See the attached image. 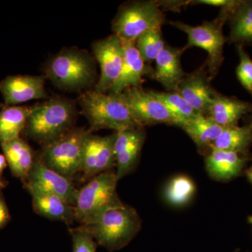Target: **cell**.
I'll use <instances>...</instances> for the list:
<instances>
[{"label":"cell","mask_w":252,"mask_h":252,"mask_svg":"<svg viewBox=\"0 0 252 252\" xmlns=\"http://www.w3.org/2000/svg\"><path fill=\"white\" fill-rule=\"evenodd\" d=\"M249 126H250V127H251L252 128V119H251V122H250V124Z\"/></svg>","instance_id":"8d00e7d4"},{"label":"cell","mask_w":252,"mask_h":252,"mask_svg":"<svg viewBox=\"0 0 252 252\" xmlns=\"http://www.w3.org/2000/svg\"><path fill=\"white\" fill-rule=\"evenodd\" d=\"M0 91L6 106L46 97L45 81L39 76H9L0 83Z\"/></svg>","instance_id":"9a60e30c"},{"label":"cell","mask_w":252,"mask_h":252,"mask_svg":"<svg viewBox=\"0 0 252 252\" xmlns=\"http://www.w3.org/2000/svg\"><path fill=\"white\" fill-rule=\"evenodd\" d=\"M28 191H40L54 194L74 206L79 189L72 180L46 166L36 158L27 180L25 181Z\"/></svg>","instance_id":"7c38bea8"},{"label":"cell","mask_w":252,"mask_h":252,"mask_svg":"<svg viewBox=\"0 0 252 252\" xmlns=\"http://www.w3.org/2000/svg\"><path fill=\"white\" fill-rule=\"evenodd\" d=\"M7 162H6V158L2 154H0V177L2 175V172L4 171L5 168H6V165H7Z\"/></svg>","instance_id":"d6a6232c"},{"label":"cell","mask_w":252,"mask_h":252,"mask_svg":"<svg viewBox=\"0 0 252 252\" xmlns=\"http://www.w3.org/2000/svg\"><path fill=\"white\" fill-rule=\"evenodd\" d=\"M230 18V40L233 42L252 41V1H240Z\"/></svg>","instance_id":"d4e9b609"},{"label":"cell","mask_w":252,"mask_h":252,"mask_svg":"<svg viewBox=\"0 0 252 252\" xmlns=\"http://www.w3.org/2000/svg\"><path fill=\"white\" fill-rule=\"evenodd\" d=\"M205 167L214 180L226 182L238 177L248 158L246 154L211 148L205 154Z\"/></svg>","instance_id":"ac0fdd59"},{"label":"cell","mask_w":252,"mask_h":252,"mask_svg":"<svg viewBox=\"0 0 252 252\" xmlns=\"http://www.w3.org/2000/svg\"><path fill=\"white\" fill-rule=\"evenodd\" d=\"M135 45L146 63L155 61L166 46L162 36V28L151 30L141 34L136 39Z\"/></svg>","instance_id":"83f0119b"},{"label":"cell","mask_w":252,"mask_h":252,"mask_svg":"<svg viewBox=\"0 0 252 252\" xmlns=\"http://www.w3.org/2000/svg\"><path fill=\"white\" fill-rule=\"evenodd\" d=\"M248 221L249 223H251V224L252 225V216H250V217H249Z\"/></svg>","instance_id":"d590c367"},{"label":"cell","mask_w":252,"mask_h":252,"mask_svg":"<svg viewBox=\"0 0 252 252\" xmlns=\"http://www.w3.org/2000/svg\"><path fill=\"white\" fill-rule=\"evenodd\" d=\"M79 103L91 131L112 129L118 132L141 127L118 94L89 91L81 94Z\"/></svg>","instance_id":"3957f363"},{"label":"cell","mask_w":252,"mask_h":252,"mask_svg":"<svg viewBox=\"0 0 252 252\" xmlns=\"http://www.w3.org/2000/svg\"><path fill=\"white\" fill-rule=\"evenodd\" d=\"M252 143V128L250 126H229L223 129L211 148L246 154Z\"/></svg>","instance_id":"cb8c5ba5"},{"label":"cell","mask_w":252,"mask_h":252,"mask_svg":"<svg viewBox=\"0 0 252 252\" xmlns=\"http://www.w3.org/2000/svg\"><path fill=\"white\" fill-rule=\"evenodd\" d=\"M92 132L72 128L51 143L43 146L39 159L44 164L69 180L80 173L83 144L86 136Z\"/></svg>","instance_id":"ba28073f"},{"label":"cell","mask_w":252,"mask_h":252,"mask_svg":"<svg viewBox=\"0 0 252 252\" xmlns=\"http://www.w3.org/2000/svg\"><path fill=\"white\" fill-rule=\"evenodd\" d=\"M195 193L193 181L186 175L174 177L165 190L167 201L173 206H183L190 202Z\"/></svg>","instance_id":"4316f807"},{"label":"cell","mask_w":252,"mask_h":252,"mask_svg":"<svg viewBox=\"0 0 252 252\" xmlns=\"http://www.w3.org/2000/svg\"><path fill=\"white\" fill-rule=\"evenodd\" d=\"M116 134L108 136H86L83 144L80 173L86 178H93L116 167L114 142Z\"/></svg>","instance_id":"30bf717a"},{"label":"cell","mask_w":252,"mask_h":252,"mask_svg":"<svg viewBox=\"0 0 252 252\" xmlns=\"http://www.w3.org/2000/svg\"><path fill=\"white\" fill-rule=\"evenodd\" d=\"M5 182H1V181H0V190H1V189L4 188L5 187Z\"/></svg>","instance_id":"e575fe53"},{"label":"cell","mask_w":252,"mask_h":252,"mask_svg":"<svg viewBox=\"0 0 252 252\" xmlns=\"http://www.w3.org/2000/svg\"><path fill=\"white\" fill-rule=\"evenodd\" d=\"M247 176H248V180H250L252 185V167H250L248 171H247Z\"/></svg>","instance_id":"836d02e7"},{"label":"cell","mask_w":252,"mask_h":252,"mask_svg":"<svg viewBox=\"0 0 252 252\" xmlns=\"http://www.w3.org/2000/svg\"><path fill=\"white\" fill-rule=\"evenodd\" d=\"M83 225L98 245L113 252L125 248L135 238L141 228V220L135 208L120 201Z\"/></svg>","instance_id":"6da1fadb"},{"label":"cell","mask_w":252,"mask_h":252,"mask_svg":"<svg viewBox=\"0 0 252 252\" xmlns=\"http://www.w3.org/2000/svg\"><path fill=\"white\" fill-rule=\"evenodd\" d=\"M210 81L206 64H204L190 74H186L176 92L198 114L206 115L217 93L210 86Z\"/></svg>","instance_id":"5bb4252c"},{"label":"cell","mask_w":252,"mask_h":252,"mask_svg":"<svg viewBox=\"0 0 252 252\" xmlns=\"http://www.w3.org/2000/svg\"><path fill=\"white\" fill-rule=\"evenodd\" d=\"M72 252H96L97 245L94 236L84 225L69 228Z\"/></svg>","instance_id":"f1b7e54d"},{"label":"cell","mask_w":252,"mask_h":252,"mask_svg":"<svg viewBox=\"0 0 252 252\" xmlns=\"http://www.w3.org/2000/svg\"><path fill=\"white\" fill-rule=\"evenodd\" d=\"M10 220V215L8 207L4 200L0 197V230L8 223Z\"/></svg>","instance_id":"1f68e13d"},{"label":"cell","mask_w":252,"mask_h":252,"mask_svg":"<svg viewBox=\"0 0 252 252\" xmlns=\"http://www.w3.org/2000/svg\"><path fill=\"white\" fill-rule=\"evenodd\" d=\"M75 118L72 102L62 98L49 99L32 107L23 132L31 140L46 145L72 130Z\"/></svg>","instance_id":"7a4b0ae2"},{"label":"cell","mask_w":252,"mask_h":252,"mask_svg":"<svg viewBox=\"0 0 252 252\" xmlns=\"http://www.w3.org/2000/svg\"><path fill=\"white\" fill-rule=\"evenodd\" d=\"M118 94L141 127L160 124L179 127L178 121L165 106L141 86L128 88Z\"/></svg>","instance_id":"9c48e42d"},{"label":"cell","mask_w":252,"mask_h":252,"mask_svg":"<svg viewBox=\"0 0 252 252\" xmlns=\"http://www.w3.org/2000/svg\"><path fill=\"white\" fill-rule=\"evenodd\" d=\"M238 54L240 61L236 68L237 78L252 97V59L242 45L238 46Z\"/></svg>","instance_id":"f546056e"},{"label":"cell","mask_w":252,"mask_h":252,"mask_svg":"<svg viewBox=\"0 0 252 252\" xmlns=\"http://www.w3.org/2000/svg\"><path fill=\"white\" fill-rule=\"evenodd\" d=\"M115 134V173L119 180L130 174L137 166L146 135L143 127L118 131Z\"/></svg>","instance_id":"4fadbf2b"},{"label":"cell","mask_w":252,"mask_h":252,"mask_svg":"<svg viewBox=\"0 0 252 252\" xmlns=\"http://www.w3.org/2000/svg\"><path fill=\"white\" fill-rule=\"evenodd\" d=\"M165 22L161 4L156 1H136L124 5L112 23L114 34L124 40L136 39L151 30L162 28Z\"/></svg>","instance_id":"52a82bcc"},{"label":"cell","mask_w":252,"mask_h":252,"mask_svg":"<svg viewBox=\"0 0 252 252\" xmlns=\"http://www.w3.org/2000/svg\"><path fill=\"white\" fill-rule=\"evenodd\" d=\"M32 107L6 106L0 111V143L20 137L23 132Z\"/></svg>","instance_id":"603a6c76"},{"label":"cell","mask_w":252,"mask_h":252,"mask_svg":"<svg viewBox=\"0 0 252 252\" xmlns=\"http://www.w3.org/2000/svg\"><path fill=\"white\" fill-rule=\"evenodd\" d=\"M124 49V63L120 76L109 91V94H119L126 89L140 86L144 76L153 70L146 64L137 50L135 41L121 39Z\"/></svg>","instance_id":"2e32d148"},{"label":"cell","mask_w":252,"mask_h":252,"mask_svg":"<svg viewBox=\"0 0 252 252\" xmlns=\"http://www.w3.org/2000/svg\"><path fill=\"white\" fill-rule=\"evenodd\" d=\"M93 51L100 67L101 74L94 90L109 92L122 72L124 63V49L120 38L113 34L95 41Z\"/></svg>","instance_id":"8fae6325"},{"label":"cell","mask_w":252,"mask_h":252,"mask_svg":"<svg viewBox=\"0 0 252 252\" xmlns=\"http://www.w3.org/2000/svg\"><path fill=\"white\" fill-rule=\"evenodd\" d=\"M251 104L216 93L206 114L222 127L238 126L239 120L251 110Z\"/></svg>","instance_id":"ffe728a7"},{"label":"cell","mask_w":252,"mask_h":252,"mask_svg":"<svg viewBox=\"0 0 252 252\" xmlns=\"http://www.w3.org/2000/svg\"><path fill=\"white\" fill-rule=\"evenodd\" d=\"M181 128L195 142L200 153L206 154L225 127L206 115L198 114L187 120Z\"/></svg>","instance_id":"44dd1931"},{"label":"cell","mask_w":252,"mask_h":252,"mask_svg":"<svg viewBox=\"0 0 252 252\" xmlns=\"http://www.w3.org/2000/svg\"><path fill=\"white\" fill-rule=\"evenodd\" d=\"M115 172H102L90 179L78 190L74 205L76 220L85 225L107 207L120 202Z\"/></svg>","instance_id":"8992f818"},{"label":"cell","mask_w":252,"mask_h":252,"mask_svg":"<svg viewBox=\"0 0 252 252\" xmlns=\"http://www.w3.org/2000/svg\"><path fill=\"white\" fill-rule=\"evenodd\" d=\"M149 94L161 102L178 121L179 127H182L187 120L198 114L177 92H160L148 91Z\"/></svg>","instance_id":"484cf974"},{"label":"cell","mask_w":252,"mask_h":252,"mask_svg":"<svg viewBox=\"0 0 252 252\" xmlns=\"http://www.w3.org/2000/svg\"><path fill=\"white\" fill-rule=\"evenodd\" d=\"M46 72L55 85L69 91H79L92 85L96 77L92 57L77 49L65 50L55 56L47 64Z\"/></svg>","instance_id":"5b68a950"},{"label":"cell","mask_w":252,"mask_h":252,"mask_svg":"<svg viewBox=\"0 0 252 252\" xmlns=\"http://www.w3.org/2000/svg\"><path fill=\"white\" fill-rule=\"evenodd\" d=\"M1 146L13 175L23 181L27 180L36 159L29 144L18 137L1 143Z\"/></svg>","instance_id":"7402d4cb"},{"label":"cell","mask_w":252,"mask_h":252,"mask_svg":"<svg viewBox=\"0 0 252 252\" xmlns=\"http://www.w3.org/2000/svg\"><path fill=\"white\" fill-rule=\"evenodd\" d=\"M32 207L38 215L54 220L71 225L76 220L75 211L72 205L54 194L40 191H30Z\"/></svg>","instance_id":"d6986e66"},{"label":"cell","mask_w":252,"mask_h":252,"mask_svg":"<svg viewBox=\"0 0 252 252\" xmlns=\"http://www.w3.org/2000/svg\"><path fill=\"white\" fill-rule=\"evenodd\" d=\"M185 51V48L166 45L155 60V69L152 76L169 92H176L187 74L181 63V57Z\"/></svg>","instance_id":"e0dca14e"},{"label":"cell","mask_w":252,"mask_h":252,"mask_svg":"<svg viewBox=\"0 0 252 252\" xmlns=\"http://www.w3.org/2000/svg\"><path fill=\"white\" fill-rule=\"evenodd\" d=\"M193 4L210 5V6H219L222 8L232 7L236 6L240 1H232V0H198L193 1Z\"/></svg>","instance_id":"4dcf8cb0"},{"label":"cell","mask_w":252,"mask_h":252,"mask_svg":"<svg viewBox=\"0 0 252 252\" xmlns=\"http://www.w3.org/2000/svg\"><path fill=\"white\" fill-rule=\"evenodd\" d=\"M233 9L230 8L220 9V15L216 19L205 21L200 26H190L180 21L170 22L173 27L177 28L188 36V42L185 48L198 47L205 50L208 54L206 67L210 80L217 75L223 61V48L225 37L223 34V26L225 21L229 19Z\"/></svg>","instance_id":"277c9868"}]
</instances>
